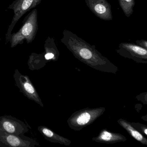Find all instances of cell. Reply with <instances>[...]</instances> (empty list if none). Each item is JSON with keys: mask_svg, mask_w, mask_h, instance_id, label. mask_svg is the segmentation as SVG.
I'll list each match as a JSON object with an SVG mask.
<instances>
[{"mask_svg": "<svg viewBox=\"0 0 147 147\" xmlns=\"http://www.w3.org/2000/svg\"><path fill=\"white\" fill-rule=\"evenodd\" d=\"M13 77L17 86L24 95L41 106L43 107L42 100L29 76L22 74L18 69H16Z\"/></svg>", "mask_w": 147, "mask_h": 147, "instance_id": "6da1fadb", "label": "cell"}, {"mask_svg": "<svg viewBox=\"0 0 147 147\" xmlns=\"http://www.w3.org/2000/svg\"><path fill=\"white\" fill-rule=\"evenodd\" d=\"M38 145L36 140L30 138L7 133L0 130L1 147H35Z\"/></svg>", "mask_w": 147, "mask_h": 147, "instance_id": "7a4b0ae2", "label": "cell"}, {"mask_svg": "<svg viewBox=\"0 0 147 147\" xmlns=\"http://www.w3.org/2000/svg\"><path fill=\"white\" fill-rule=\"evenodd\" d=\"M0 130L7 133L24 136L29 131V128L19 119L12 116H4L0 117Z\"/></svg>", "mask_w": 147, "mask_h": 147, "instance_id": "3957f363", "label": "cell"}, {"mask_svg": "<svg viewBox=\"0 0 147 147\" xmlns=\"http://www.w3.org/2000/svg\"><path fill=\"white\" fill-rule=\"evenodd\" d=\"M34 23L32 21H28L26 23L21 30L13 38V45L15 46V45L18 44L23 38H28L32 34L35 29Z\"/></svg>", "mask_w": 147, "mask_h": 147, "instance_id": "277c9868", "label": "cell"}, {"mask_svg": "<svg viewBox=\"0 0 147 147\" xmlns=\"http://www.w3.org/2000/svg\"><path fill=\"white\" fill-rule=\"evenodd\" d=\"M122 125L126 129L128 130V131L129 132L130 134L133 137H134L135 139H136L138 141H140L142 143H144V142H146V140L145 138L143 137L142 134H140L138 131L136 130L135 129L131 127V126L129 125V124L123 122L122 123Z\"/></svg>", "mask_w": 147, "mask_h": 147, "instance_id": "5b68a950", "label": "cell"}, {"mask_svg": "<svg viewBox=\"0 0 147 147\" xmlns=\"http://www.w3.org/2000/svg\"><path fill=\"white\" fill-rule=\"evenodd\" d=\"M38 0H22L18 7V15H21L23 12L30 8L32 5H35L36 2L38 1Z\"/></svg>", "mask_w": 147, "mask_h": 147, "instance_id": "8992f818", "label": "cell"}, {"mask_svg": "<svg viewBox=\"0 0 147 147\" xmlns=\"http://www.w3.org/2000/svg\"><path fill=\"white\" fill-rule=\"evenodd\" d=\"M91 119V115L88 113L85 112L82 113L76 119L77 123L79 125H85Z\"/></svg>", "mask_w": 147, "mask_h": 147, "instance_id": "52a82bcc", "label": "cell"}, {"mask_svg": "<svg viewBox=\"0 0 147 147\" xmlns=\"http://www.w3.org/2000/svg\"><path fill=\"white\" fill-rule=\"evenodd\" d=\"M100 138L102 141L108 142V141H112L115 140L116 139L115 135L110 132H108L106 131H103L100 136Z\"/></svg>", "mask_w": 147, "mask_h": 147, "instance_id": "ba28073f", "label": "cell"}, {"mask_svg": "<svg viewBox=\"0 0 147 147\" xmlns=\"http://www.w3.org/2000/svg\"><path fill=\"white\" fill-rule=\"evenodd\" d=\"M80 55L83 59L88 60L92 57V52L89 50L86 49H82L80 52Z\"/></svg>", "mask_w": 147, "mask_h": 147, "instance_id": "9c48e42d", "label": "cell"}, {"mask_svg": "<svg viewBox=\"0 0 147 147\" xmlns=\"http://www.w3.org/2000/svg\"><path fill=\"white\" fill-rule=\"evenodd\" d=\"M130 49L137 54L141 55H147V51L145 49L137 46H129Z\"/></svg>", "mask_w": 147, "mask_h": 147, "instance_id": "30bf717a", "label": "cell"}, {"mask_svg": "<svg viewBox=\"0 0 147 147\" xmlns=\"http://www.w3.org/2000/svg\"><path fill=\"white\" fill-rule=\"evenodd\" d=\"M94 10L96 12L99 14L105 13L106 11V7L103 5H100V4H98L95 6L94 7Z\"/></svg>", "mask_w": 147, "mask_h": 147, "instance_id": "8fae6325", "label": "cell"}, {"mask_svg": "<svg viewBox=\"0 0 147 147\" xmlns=\"http://www.w3.org/2000/svg\"><path fill=\"white\" fill-rule=\"evenodd\" d=\"M54 56H55V55H54L53 53H48L45 55V57L46 60H49L50 59H52V58H54Z\"/></svg>", "mask_w": 147, "mask_h": 147, "instance_id": "7c38bea8", "label": "cell"}, {"mask_svg": "<svg viewBox=\"0 0 147 147\" xmlns=\"http://www.w3.org/2000/svg\"><path fill=\"white\" fill-rule=\"evenodd\" d=\"M144 132L146 135H147V129H145L144 130Z\"/></svg>", "mask_w": 147, "mask_h": 147, "instance_id": "4fadbf2b", "label": "cell"}, {"mask_svg": "<svg viewBox=\"0 0 147 147\" xmlns=\"http://www.w3.org/2000/svg\"><path fill=\"white\" fill-rule=\"evenodd\" d=\"M125 1H127V2H130L131 1V0H125Z\"/></svg>", "mask_w": 147, "mask_h": 147, "instance_id": "5bb4252c", "label": "cell"}]
</instances>
